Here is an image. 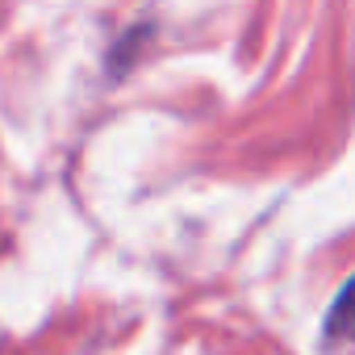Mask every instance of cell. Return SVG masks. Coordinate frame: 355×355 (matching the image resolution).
Masks as SVG:
<instances>
[{
  "mask_svg": "<svg viewBox=\"0 0 355 355\" xmlns=\"http://www.w3.org/2000/svg\"><path fill=\"white\" fill-rule=\"evenodd\" d=\"M326 334L330 338H355V280L343 288V297H338V305L326 322Z\"/></svg>",
  "mask_w": 355,
  "mask_h": 355,
  "instance_id": "1",
  "label": "cell"
}]
</instances>
